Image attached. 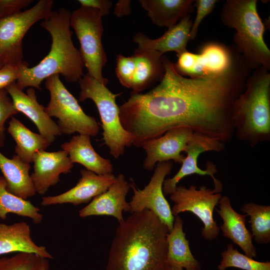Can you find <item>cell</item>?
<instances>
[{
    "label": "cell",
    "instance_id": "obj_25",
    "mask_svg": "<svg viewBox=\"0 0 270 270\" xmlns=\"http://www.w3.org/2000/svg\"><path fill=\"white\" fill-rule=\"evenodd\" d=\"M132 55L136 60V68L131 93L139 94L162 78L164 74L163 55L156 51H142L137 49Z\"/></svg>",
    "mask_w": 270,
    "mask_h": 270
},
{
    "label": "cell",
    "instance_id": "obj_15",
    "mask_svg": "<svg viewBox=\"0 0 270 270\" xmlns=\"http://www.w3.org/2000/svg\"><path fill=\"white\" fill-rule=\"evenodd\" d=\"M5 89L10 96L16 110L28 117L36 124L40 134L50 144L62 134L56 122L46 112L45 107L38 102L33 88H28L25 93L14 82Z\"/></svg>",
    "mask_w": 270,
    "mask_h": 270
},
{
    "label": "cell",
    "instance_id": "obj_29",
    "mask_svg": "<svg viewBox=\"0 0 270 270\" xmlns=\"http://www.w3.org/2000/svg\"><path fill=\"white\" fill-rule=\"evenodd\" d=\"M240 210L250 218L252 238L258 244L270 242V206L254 202L245 204Z\"/></svg>",
    "mask_w": 270,
    "mask_h": 270
},
{
    "label": "cell",
    "instance_id": "obj_9",
    "mask_svg": "<svg viewBox=\"0 0 270 270\" xmlns=\"http://www.w3.org/2000/svg\"><path fill=\"white\" fill-rule=\"evenodd\" d=\"M54 1L40 0L26 10L0 20V64L20 65L24 58L22 39L29 28L52 12Z\"/></svg>",
    "mask_w": 270,
    "mask_h": 270
},
{
    "label": "cell",
    "instance_id": "obj_3",
    "mask_svg": "<svg viewBox=\"0 0 270 270\" xmlns=\"http://www.w3.org/2000/svg\"><path fill=\"white\" fill-rule=\"evenodd\" d=\"M71 12L65 8L52 11L40 23L50 34L52 42L48 54L37 65L29 67L24 61L18 66L16 84L23 90L28 87L41 90L40 84L48 77L62 75L68 82H78L84 74V64L80 51L74 46L70 29Z\"/></svg>",
    "mask_w": 270,
    "mask_h": 270
},
{
    "label": "cell",
    "instance_id": "obj_26",
    "mask_svg": "<svg viewBox=\"0 0 270 270\" xmlns=\"http://www.w3.org/2000/svg\"><path fill=\"white\" fill-rule=\"evenodd\" d=\"M183 220L174 216L172 228L166 238L168 265L180 267L186 270H200L199 262L192 255L183 230Z\"/></svg>",
    "mask_w": 270,
    "mask_h": 270
},
{
    "label": "cell",
    "instance_id": "obj_1",
    "mask_svg": "<svg viewBox=\"0 0 270 270\" xmlns=\"http://www.w3.org/2000/svg\"><path fill=\"white\" fill-rule=\"evenodd\" d=\"M162 60L164 74L159 84L146 93H131L119 106L123 128L142 147L167 131L187 127L226 144L234 136L232 110L244 91L250 68L236 58L221 74L186 78L175 70L166 56Z\"/></svg>",
    "mask_w": 270,
    "mask_h": 270
},
{
    "label": "cell",
    "instance_id": "obj_7",
    "mask_svg": "<svg viewBox=\"0 0 270 270\" xmlns=\"http://www.w3.org/2000/svg\"><path fill=\"white\" fill-rule=\"evenodd\" d=\"M102 16L99 10L80 6L71 13L70 26L80 44V52L88 74L107 85L102 70L108 59L102 42L104 33Z\"/></svg>",
    "mask_w": 270,
    "mask_h": 270
},
{
    "label": "cell",
    "instance_id": "obj_30",
    "mask_svg": "<svg viewBox=\"0 0 270 270\" xmlns=\"http://www.w3.org/2000/svg\"><path fill=\"white\" fill-rule=\"evenodd\" d=\"M47 258L30 252H18L10 257L0 258V270H49Z\"/></svg>",
    "mask_w": 270,
    "mask_h": 270
},
{
    "label": "cell",
    "instance_id": "obj_35",
    "mask_svg": "<svg viewBox=\"0 0 270 270\" xmlns=\"http://www.w3.org/2000/svg\"><path fill=\"white\" fill-rule=\"evenodd\" d=\"M32 0H0V20L20 12Z\"/></svg>",
    "mask_w": 270,
    "mask_h": 270
},
{
    "label": "cell",
    "instance_id": "obj_13",
    "mask_svg": "<svg viewBox=\"0 0 270 270\" xmlns=\"http://www.w3.org/2000/svg\"><path fill=\"white\" fill-rule=\"evenodd\" d=\"M226 144L222 142L204 136L191 142L184 151L186 156L179 170L173 177L164 180L162 185L164 195H170L176 190L177 184L182 178L193 174L210 176L214 186L213 190L216 193H220L223 186L220 181L214 176L218 172L216 165L208 161L206 164V169L202 170L198 166V159L200 154L204 152H219L224 150Z\"/></svg>",
    "mask_w": 270,
    "mask_h": 270
},
{
    "label": "cell",
    "instance_id": "obj_18",
    "mask_svg": "<svg viewBox=\"0 0 270 270\" xmlns=\"http://www.w3.org/2000/svg\"><path fill=\"white\" fill-rule=\"evenodd\" d=\"M192 24L190 16L188 14L168 28L158 38L151 39L138 32L134 38V42L138 46L136 49L142 51H156L162 55L168 52H174L178 56L187 50Z\"/></svg>",
    "mask_w": 270,
    "mask_h": 270
},
{
    "label": "cell",
    "instance_id": "obj_28",
    "mask_svg": "<svg viewBox=\"0 0 270 270\" xmlns=\"http://www.w3.org/2000/svg\"><path fill=\"white\" fill-rule=\"evenodd\" d=\"M40 209L27 200L17 196L6 190V182L0 176V219L5 220L8 213L30 218L33 222L40 224L43 216Z\"/></svg>",
    "mask_w": 270,
    "mask_h": 270
},
{
    "label": "cell",
    "instance_id": "obj_38",
    "mask_svg": "<svg viewBox=\"0 0 270 270\" xmlns=\"http://www.w3.org/2000/svg\"><path fill=\"white\" fill-rule=\"evenodd\" d=\"M130 0H120L115 6L114 14L117 17L121 18L129 15L131 12Z\"/></svg>",
    "mask_w": 270,
    "mask_h": 270
},
{
    "label": "cell",
    "instance_id": "obj_6",
    "mask_svg": "<svg viewBox=\"0 0 270 270\" xmlns=\"http://www.w3.org/2000/svg\"><path fill=\"white\" fill-rule=\"evenodd\" d=\"M80 92L79 100L90 99L99 112L103 130V140L110 154L118 159L124 153L125 148L134 142L133 136L122 127L120 118L119 106L116 98L120 94H114L106 85L94 78L88 73L78 81Z\"/></svg>",
    "mask_w": 270,
    "mask_h": 270
},
{
    "label": "cell",
    "instance_id": "obj_34",
    "mask_svg": "<svg viewBox=\"0 0 270 270\" xmlns=\"http://www.w3.org/2000/svg\"><path fill=\"white\" fill-rule=\"evenodd\" d=\"M218 0H194V6L196 8V14L194 20L192 22L190 32V40L195 38L198 27L204 18L212 12Z\"/></svg>",
    "mask_w": 270,
    "mask_h": 270
},
{
    "label": "cell",
    "instance_id": "obj_16",
    "mask_svg": "<svg viewBox=\"0 0 270 270\" xmlns=\"http://www.w3.org/2000/svg\"><path fill=\"white\" fill-rule=\"evenodd\" d=\"M34 172L30 175L36 192L44 194L48 188L56 184L62 174L70 172L73 163L64 150L36 152L33 156Z\"/></svg>",
    "mask_w": 270,
    "mask_h": 270
},
{
    "label": "cell",
    "instance_id": "obj_36",
    "mask_svg": "<svg viewBox=\"0 0 270 270\" xmlns=\"http://www.w3.org/2000/svg\"><path fill=\"white\" fill-rule=\"evenodd\" d=\"M18 66L8 64L0 68V90L16 82L18 76Z\"/></svg>",
    "mask_w": 270,
    "mask_h": 270
},
{
    "label": "cell",
    "instance_id": "obj_17",
    "mask_svg": "<svg viewBox=\"0 0 270 270\" xmlns=\"http://www.w3.org/2000/svg\"><path fill=\"white\" fill-rule=\"evenodd\" d=\"M130 188L122 174L116 176L114 182L105 192L94 198L79 212V216H108L116 218L119 224L124 221L123 212H130L129 202L126 200Z\"/></svg>",
    "mask_w": 270,
    "mask_h": 270
},
{
    "label": "cell",
    "instance_id": "obj_23",
    "mask_svg": "<svg viewBox=\"0 0 270 270\" xmlns=\"http://www.w3.org/2000/svg\"><path fill=\"white\" fill-rule=\"evenodd\" d=\"M151 21L168 28L176 25L194 10L192 0H139Z\"/></svg>",
    "mask_w": 270,
    "mask_h": 270
},
{
    "label": "cell",
    "instance_id": "obj_11",
    "mask_svg": "<svg viewBox=\"0 0 270 270\" xmlns=\"http://www.w3.org/2000/svg\"><path fill=\"white\" fill-rule=\"evenodd\" d=\"M172 166L170 160L158 163L150 181L142 190L136 188L133 182L130 184L134 194L129 202L130 212L148 210L159 218L169 231L172 228L174 216L164 197L162 185L166 176L171 172Z\"/></svg>",
    "mask_w": 270,
    "mask_h": 270
},
{
    "label": "cell",
    "instance_id": "obj_39",
    "mask_svg": "<svg viewBox=\"0 0 270 270\" xmlns=\"http://www.w3.org/2000/svg\"><path fill=\"white\" fill-rule=\"evenodd\" d=\"M166 270H183V268L180 267L168 265Z\"/></svg>",
    "mask_w": 270,
    "mask_h": 270
},
{
    "label": "cell",
    "instance_id": "obj_4",
    "mask_svg": "<svg viewBox=\"0 0 270 270\" xmlns=\"http://www.w3.org/2000/svg\"><path fill=\"white\" fill-rule=\"evenodd\" d=\"M234 134L252 148L270 140V74L263 68L248 76L232 110Z\"/></svg>",
    "mask_w": 270,
    "mask_h": 270
},
{
    "label": "cell",
    "instance_id": "obj_10",
    "mask_svg": "<svg viewBox=\"0 0 270 270\" xmlns=\"http://www.w3.org/2000/svg\"><path fill=\"white\" fill-rule=\"evenodd\" d=\"M222 196L220 193H216L204 186L198 188L194 185L188 188L177 186L170 196L174 202L171 208L172 214L176 216L182 212H192L204 224L201 232L202 237L212 240L218 236L220 232V227L214 220L213 212Z\"/></svg>",
    "mask_w": 270,
    "mask_h": 270
},
{
    "label": "cell",
    "instance_id": "obj_33",
    "mask_svg": "<svg viewBox=\"0 0 270 270\" xmlns=\"http://www.w3.org/2000/svg\"><path fill=\"white\" fill-rule=\"evenodd\" d=\"M8 94L5 88L0 90V148L4 146L6 138L4 124L6 120L18 112Z\"/></svg>",
    "mask_w": 270,
    "mask_h": 270
},
{
    "label": "cell",
    "instance_id": "obj_19",
    "mask_svg": "<svg viewBox=\"0 0 270 270\" xmlns=\"http://www.w3.org/2000/svg\"><path fill=\"white\" fill-rule=\"evenodd\" d=\"M218 204L219 210H216L223 221L220 227L223 236L239 246L248 256L256 258L257 252L252 243L253 238L246 226V214L236 212L226 196H222Z\"/></svg>",
    "mask_w": 270,
    "mask_h": 270
},
{
    "label": "cell",
    "instance_id": "obj_22",
    "mask_svg": "<svg viewBox=\"0 0 270 270\" xmlns=\"http://www.w3.org/2000/svg\"><path fill=\"white\" fill-rule=\"evenodd\" d=\"M13 252H34L47 258H52L46 247L33 241L29 225L25 222L8 225L0 222V255Z\"/></svg>",
    "mask_w": 270,
    "mask_h": 270
},
{
    "label": "cell",
    "instance_id": "obj_40",
    "mask_svg": "<svg viewBox=\"0 0 270 270\" xmlns=\"http://www.w3.org/2000/svg\"><path fill=\"white\" fill-rule=\"evenodd\" d=\"M3 66H2L0 64V68Z\"/></svg>",
    "mask_w": 270,
    "mask_h": 270
},
{
    "label": "cell",
    "instance_id": "obj_24",
    "mask_svg": "<svg viewBox=\"0 0 270 270\" xmlns=\"http://www.w3.org/2000/svg\"><path fill=\"white\" fill-rule=\"evenodd\" d=\"M30 168V164L24 162L16 154L9 158L0 152V170L6 182V190L24 200L36 193L29 174Z\"/></svg>",
    "mask_w": 270,
    "mask_h": 270
},
{
    "label": "cell",
    "instance_id": "obj_32",
    "mask_svg": "<svg viewBox=\"0 0 270 270\" xmlns=\"http://www.w3.org/2000/svg\"><path fill=\"white\" fill-rule=\"evenodd\" d=\"M116 62L115 71L120 82L122 86L130 89L136 68L134 56H126L120 54L116 56Z\"/></svg>",
    "mask_w": 270,
    "mask_h": 270
},
{
    "label": "cell",
    "instance_id": "obj_12",
    "mask_svg": "<svg viewBox=\"0 0 270 270\" xmlns=\"http://www.w3.org/2000/svg\"><path fill=\"white\" fill-rule=\"evenodd\" d=\"M202 136L190 128L178 127L167 131L158 138L148 140L142 146L146 153L144 168L152 170L158 163L171 160L182 164L185 158L182 152H184L191 142Z\"/></svg>",
    "mask_w": 270,
    "mask_h": 270
},
{
    "label": "cell",
    "instance_id": "obj_5",
    "mask_svg": "<svg viewBox=\"0 0 270 270\" xmlns=\"http://www.w3.org/2000/svg\"><path fill=\"white\" fill-rule=\"evenodd\" d=\"M256 0H228L221 18L224 24L235 29L234 42L238 52L251 68H270V50L266 44L264 26L257 10Z\"/></svg>",
    "mask_w": 270,
    "mask_h": 270
},
{
    "label": "cell",
    "instance_id": "obj_8",
    "mask_svg": "<svg viewBox=\"0 0 270 270\" xmlns=\"http://www.w3.org/2000/svg\"><path fill=\"white\" fill-rule=\"evenodd\" d=\"M45 86L50 94V100L45 108L47 114L58 118L57 124L62 132L94 136L100 127L96 118L87 115L76 98L70 93L60 80L54 74L45 80Z\"/></svg>",
    "mask_w": 270,
    "mask_h": 270
},
{
    "label": "cell",
    "instance_id": "obj_2",
    "mask_svg": "<svg viewBox=\"0 0 270 270\" xmlns=\"http://www.w3.org/2000/svg\"><path fill=\"white\" fill-rule=\"evenodd\" d=\"M169 232L148 210L132 214L117 227L106 270H166Z\"/></svg>",
    "mask_w": 270,
    "mask_h": 270
},
{
    "label": "cell",
    "instance_id": "obj_21",
    "mask_svg": "<svg viewBox=\"0 0 270 270\" xmlns=\"http://www.w3.org/2000/svg\"><path fill=\"white\" fill-rule=\"evenodd\" d=\"M61 148L68 152L73 164H80L88 170L100 175L113 172L110 161L102 157L93 148L90 136H74L70 141L62 144Z\"/></svg>",
    "mask_w": 270,
    "mask_h": 270
},
{
    "label": "cell",
    "instance_id": "obj_14",
    "mask_svg": "<svg viewBox=\"0 0 270 270\" xmlns=\"http://www.w3.org/2000/svg\"><path fill=\"white\" fill-rule=\"evenodd\" d=\"M80 173L81 177L74 187L57 196L42 197L41 204L69 203L76 206L88 202L106 191L116 179L112 174L100 175L86 169L81 170Z\"/></svg>",
    "mask_w": 270,
    "mask_h": 270
},
{
    "label": "cell",
    "instance_id": "obj_27",
    "mask_svg": "<svg viewBox=\"0 0 270 270\" xmlns=\"http://www.w3.org/2000/svg\"><path fill=\"white\" fill-rule=\"evenodd\" d=\"M7 131L16 142L14 149L16 155L28 164L32 162L36 152L44 150L51 144L46 138L32 132L12 116L8 122Z\"/></svg>",
    "mask_w": 270,
    "mask_h": 270
},
{
    "label": "cell",
    "instance_id": "obj_20",
    "mask_svg": "<svg viewBox=\"0 0 270 270\" xmlns=\"http://www.w3.org/2000/svg\"><path fill=\"white\" fill-rule=\"evenodd\" d=\"M236 54L227 46L216 42H208L196 54L194 62L188 76L201 78L221 74L232 66Z\"/></svg>",
    "mask_w": 270,
    "mask_h": 270
},
{
    "label": "cell",
    "instance_id": "obj_37",
    "mask_svg": "<svg viewBox=\"0 0 270 270\" xmlns=\"http://www.w3.org/2000/svg\"><path fill=\"white\" fill-rule=\"evenodd\" d=\"M78 2L81 6L99 10L102 16L108 14L112 6V2L110 0H78Z\"/></svg>",
    "mask_w": 270,
    "mask_h": 270
},
{
    "label": "cell",
    "instance_id": "obj_31",
    "mask_svg": "<svg viewBox=\"0 0 270 270\" xmlns=\"http://www.w3.org/2000/svg\"><path fill=\"white\" fill-rule=\"evenodd\" d=\"M222 260L218 266V270L235 268L243 270H270V262H259L240 252L233 244L227 246L221 253Z\"/></svg>",
    "mask_w": 270,
    "mask_h": 270
}]
</instances>
